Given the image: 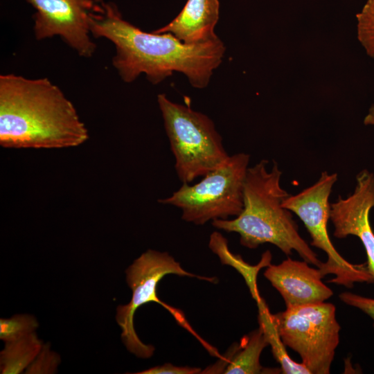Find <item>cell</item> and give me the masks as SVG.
<instances>
[{"instance_id": "8992f818", "label": "cell", "mask_w": 374, "mask_h": 374, "mask_svg": "<svg viewBox=\"0 0 374 374\" xmlns=\"http://www.w3.org/2000/svg\"><path fill=\"white\" fill-rule=\"evenodd\" d=\"M249 160L248 154H234L222 166L205 175L199 182L183 184L170 197L158 202L180 208L182 220L197 225L237 217L243 209L244 184Z\"/></svg>"}, {"instance_id": "30bf717a", "label": "cell", "mask_w": 374, "mask_h": 374, "mask_svg": "<svg viewBox=\"0 0 374 374\" xmlns=\"http://www.w3.org/2000/svg\"><path fill=\"white\" fill-rule=\"evenodd\" d=\"M355 190L346 198L339 197L330 204V219L334 235L345 238L355 235L362 242L367 256V265L374 278V232L369 213L374 208V175L363 170L356 177Z\"/></svg>"}, {"instance_id": "e0dca14e", "label": "cell", "mask_w": 374, "mask_h": 374, "mask_svg": "<svg viewBox=\"0 0 374 374\" xmlns=\"http://www.w3.org/2000/svg\"><path fill=\"white\" fill-rule=\"evenodd\" d=\"M39 323L30 314H16L8 319H0V339L5 342L21 339L35 332Z\"/></svg>"}, {"instance_id": "7402d4cb", "label": "cell", "mask_w": 374, "mask_h": 374, "mask_svg": "<svg viewBox=\"0 0 374 374\" xmlns=\"http://www.w3.org/2000/svg\"><path fill=\"white\" fill-rule=\"evenodd\" d=\"M364 123L366 125H374V105L369 109L368 114L364 118Z\"/></svg>"}, {"instance_id": "7c38bea8", "label": "cell", "mask_w": 374, "mask_h": 374, "mask_svg": "<svg viewBox=\"0 0 374 374\" xmlns=\"http://www.w3.org/2000/svg\"><path fill=\"white\" fill-rule=\"evenodd\" d=\"M219 16L218 0H188L175 18L152 32L170 33L187 44L204 42L217 37L215 28Z\"/></svg>"}, {"instance_id": "9a60e30c", "label": "cell", "mask_w": 374, "mask_h": 374, "mask_svg": "<svg viewBox=\"0 0 374 374\" xmlns=\"http://www.w3.org/2000/svg\"><path fill=\"white\" fill-rule=\"evenodd\" d=\"M0 353V373L19 374L23 373L35 360L43 344L35 332L18 340L5 342Z\"/></svg>"}, {"instance_id": "5bb4252c", "label": "cell", "mask_w": 374, "mask_h": 374, "mask_svg": "<svg viewBox=\"0 0 374 374\" xmlns=\"http://www.w3.org/2000/svg\"><path fill=\"white\" fill-rule=\"evenodd\" d=\"M265 335L259 327L241 339L240 346L224 370L226 374L278 373L281 369L263 368L260 357L263 349L268 346Z\"/></svg>"}, {"instance_id": "9c48e42d", "label": "cell", "mask_w": 374, "mask_h": 374, "mask_svg": "<svg viewBox=\"0 0 374 374\" xmlns=\"http://www.w3.org/2000/svg\"><path fill=\"white\" fill-rule=\"evenodd\" d=\"M35 10L34 35L37 40L60 37L80 56L89 58L96 46L89 19L98 0H27Z\"/></svg>"}, {"instance_id": "2e32d148", "label": "cell", "mask_w": 374, "mask_h": 374, "mask_svg": "<svg viewBox=\"0 0 374 374\" xmlns=\"http://www.w3.org/2000/svg\"><path fill=\"white\" fill-rule=\"evenodd\" d=\"M258 308V324L262 330L272 354L279 363L283 373L310 374V371L301 362H294L288 355L280 335L278 332L273 314L263 299L256 303Z\"/></svg>"}, {"instance_id": "5b68a950", "label": "cell", "mask_w": 374, "mask_h": 374, "mask_svg": "<svg viewBox=\"0 0 374 374\" xmlns=\"http://www.w3.org/2000/svg\"><path fill=\"white\" fill-rule=\"evenodd\" d=\"M125 274L126 281L132 290V296L127 304L117 307L116 320L122 329L121 339L130 353L144 359L154 354V347L144 344L138 337L134 326V315L140 306L155 302L166 309L177 323L192 334L211 355L220 357L217 350L205 341L193 329L181 310L162 301L157 294V285L168 274L197 278L213 283L217 282L215 277L201 276L188 272L167 252L152 249H148L136 258L127 267Z\"/></svg>"}, {"instance_id": "44dd1931", "label": "cell", "mask_w": 374, "mask_h": 374, "mask_svg": "<svg viewBox=\"0 0 374 374\" xmlns=\"http://www.w3.org/2000/svg\"><path fill=\"white\" fill-rule=\"evenodd\" d=\"M199 368L190 366H179L172 364H164L148 369L135 373L136 374H197L200 373Z\"/></svg>"}, {"instance_id": "52a82bcc", "label": "cell", "mask_w": 374, "mask_h": 374, "mask_svg": "<svg viewBox=\"0 0 374 374\" xmlns=\"http://www.w3.org/2000/svg\"><path fill=\"white\" fill-rule=\"evenodd\" d=\"M284 344L296 351L310 374H328L339 342L340 326L332 303L288 306L273 314Z\"/></svg>"}, {"instance_id": "ba28073f", "label": "cell", "mask_w": 374, "mask_h": 374, "mask_svg": "<svg viewBox=\"0 0 374 374\" xmlns=\"http://www.w3.org/2000/svg\"><path fill=\"white\" fill-rule=\"evenodd\" d=\"M337 180L336 173L323 171L316 183L295 195H290L282 205L303 222L311 236V245L327 254V261L319 268L323 277L333 274L335 277L330 282L348 288H351L355 283H373L374 278L367 263H350L338 253L330 239L329 197Z\"/></svg>"}, {"instance_id": "6da1fadb", "label": "cell", "mask_w": 374, "mask_h": 374, "mask_svg": "<svg viewBox=\"0 0 374 374\" xmlns=\"http://www.w3.org/2000/svg\"><path fill=\"white\" fill-rule=\"evenodd\" d=\"M89 26L93 37L105 38L114 45L112 65L126 83L145 74L150 83L157 84L179 72L192 87L204 89L226 51L218 37L187 44L170 33L145 32L125 20L114 3L103 0H98L91 13Z\"/></svg>"}, {"instance_id": "ac0fdd59", "label": "cell", "mask_w": 374, "mask_h": 374, "mask_svg": "<svg viewBox=\"0 0 374 374\" xmlns=\"http://www.w3.org/2000/svg\"><path fill=\"white\" fill-rule=\"evenodd\" d=\"M356 17L359 41L366 53L374 58V0H367Z\"/></svg>"}, {"instance_id": "d6986e66", "label": "cell", "mask_w": 374, "mask_h": 374, "mask_svg": "<svg viewBox=\"0 0 374 374\" xmlns=\"http://www.w3.org/2000/svg\"><path fill=\"white\" fill-rule=\"evenodd\" d=\"M60 357L58 354L50 349L48 344L43 346L31 364L26 368L27 374H51L57 371Z\"/></svg>"}, {"instance_id": "8fae6325", "label": "cell", "mask_w": 374, "mask_h": 374, "mask_svg": "<svg viewBox=\"0 0 374 374\" xmlns=\"http://www.w3.org/2000/svg\"><path fill=\"white\" fill-rule=\"evenodd\" d=\"M264 276L280 293L286 307L323 302L333 294L322 281L320 269L305 260L288 258L278 265L270 264Z\"/></svg>"}, {"instance_id": "3957f363", "label": "cell", "mask_w": 374, "mask_h": 374, "mask_svg": "<svg viewBox=\"0 0 374 374\" xmlns=\"http://www.w3.org/2000/svg\"><path fill=\"white\" fill-rule=\"evenodd\" d=\"M262 159L249 167L244 184L243 209L232 220H215L212 225L240 235V244L249 249L269 243L289 256L292 250L318 268L323 265L300 235L290 211L283 203L290 195L280 186L282 172L274 162L271 170Z\"/></svg>"}, {"instance_id": "277c9868", "label": "cell", "mask_w": 374, "mask_h": 374, "mask_svg": "<svg viewBox=\"0 0 374 374\" xmlns=\"http://www.w3.org/2000/svg\"><path fill=\"white\" fill-rule=\"evenodd\" d=\"M157 103L175 157V168L183 184L222 166L230 155L213 121L188 105L174 103L160 93Z\"/></svg>"}, {"instance_id": "7a4b0ae2", "label": "cell", "mask_w": 374, "mask_h": 374, "mask_svg": "<svg viewBox=\"0 0 374 374\" xmlns=\"http://www.w3.org/2000/svg\"><path fill=\"white\" fill-rule=\"evenodd\" d=\"M89 138L72 103L48 78L0 75V144L9 148L75 147Z\"/></svg>"}, {"instance_id": "ffe728a7", "label": "cell", "mask_w": 374, "mask_h": 374, "mask_svg": "<svg viewBox=\"0 0 374 374\" xmlns=\"http://www.w3.org/2000/svg\"><path fill=\"white\" fill-rule=\"evenodd\" d=\"M339 296L341 301L348 305L355 307L368 315L374 322V299L348 292H342Z\"/></svg>"}, {"instance_id": "4fadbf2b", "label": "cell", "mask_w": 374, "mask_h": 374, "mask_svg": "<svg viewBox=\"0 0 374 374\" xmlns=\"http://www.w3.org/2000/svg\"><path fill=\"white\" fill-rule=\"evenodd\" d=\"M208 247L220 258L223 265H229L236 269L243 277L252 298L256 303L262 298L258 286L257 276L259 271L271 264V254L269 251L263 253L258 264L251 265L246 262L240 256L233 253L229 249L226 239L219 232H213L209 239Z\"/></svg>"}]
</instances>
